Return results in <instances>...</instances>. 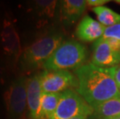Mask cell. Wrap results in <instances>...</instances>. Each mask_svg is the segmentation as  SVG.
<instances>
[{
    "label": "cell",
    "instance_id": "cell-8",
    "mask_svg": "<svg viewBox=\"0 0 120 119\" xmlns=\"http://www.w3.org/2000/svg\"><path fill=\"white\" fill-rule=\"evenodd\" d=\"M92 64L105 68L116 67L120 64V52L112 50L105 39L101 37L93 45Z\"/></svg>",
    "mask_w": 120,
    "mask_h": 119
},
{
    "label": "cell",
    "instance_id": "cell-13",
    "mask_svg": "<svg viewBox=\"0 0 120 119\" xmlns=\"http://www.w3.org/2000/svg\"><path fill=\"white\" fill-rule=\"evenodd\" d=\"M62 93H45L43 92L41 98L40 115L41 119H48L57 109Z\"/></svg>",
    "mask_w": 120,
    "mask_h": 119
},
{
    "label": "cell",
    "instance_id": "cell-1",
    "mask_svg": "<svg viewBox=\"0 0 120 119\" xmlns=\"http://www.w3.org/2000/svg\"><path fill=\"white\" fill-rule=\"evenodd\" d=\"M75 73L78 93L92 108L120 96L112 67H100L90 63L77 68Z\"/></svg>",
    "mask_w": 120,
    "mask_h": 119
},
{
    "label": "cell",
    "instance_id": "cell-19",
    "mask_svg": "<svg viewBox=\"0 0 120 119\" xmlns=\"http://www.w3.org/2000/svg\"><path fill=\"white\" fill-rule=\"evenodd\" d=\"M113 69V76L114 79L120 89V66H116V67H112Z\"/></svg>",
    "mask_w": 120,
    "mask_h": 119
},
{
    "label": "cell",
    "instance_id": "cell-5",
    "mask_svg": "<svg viewBox=\"0 0 120 119\" xmlns=\"http://www.w3.org/2000/svg\"><path fill=\"white\" fill-rule=\"evenodd\" d=\"M27 78L20 77L11 83L3 97L8 119H23L27 107Z\"/></svg>",
    "mask_w": 120,
    "mask_h": 119
},
{
    "label": "cell",
    "instance_id": "cell-22",
    "mask_svg": "<svg viewBox=\"0 0 120 119\" xmlns=\"http://www.w3.org/2000/svg\"><path fill=\"white\" fill-rule=\"evenodd\" d=\"M111 119H120V115L119 116H116V117H115V118H112Z\"/></svg>",
    "mask_w": 120,
    "mask_h": 119
},
{
    "label": "cell",
    "instance_id": "cell-10",
    "mask_svg": "<svg viewBox=\"0 0 120 119\" xmlns=\"http://www.w3.org/2000/svg\"><path fill=\"white\" fill-rule=\"evenodd\" d=\"M84 0H64L59 4L60 19L64 24L70 25L80 18L86 9Z\"/></svg>",
    "mask_w": 120,
    "mask_h": 119
},
{
    "label": "cell",
    "instance_id": "cell-23",
    "mask_svg": "<svg viewBox=\"0 0 120 119\" xmlns=\"http://www.w3.org/2000/svg\"><path fill=\"white\" fill-rule=\"evenodd\" d=\"M119 90H120V89H119Z\"/></svg>",
    "mask_w": 120,
    "mask_h": 119
},
{
    "label": "cell",
    "instance_id": "cell-14",
    "mask_svg": "<svg viewBox=\"0 0 120 119\" xmlns=\"http://www.w3.org/2000/svg\"><path fill=\"white\" fill-rule=\"evenodd\" d=\"M92 10L96 14L99 22L104 26H111L120 22V14L114 12L108 7H94Z\"/></svg>",
    "mask_w": 120,
    "mask_h": 119
},
{
    "label": "cell",
    "instance_id": "cell-21",
    "mask_svg": "<svg viewBox=\"0 0 120 119\" xmlns=\"http://www.w3.org/2000/svg\"><path fill=\"white\" fill-rule=\"evenodd\" d=\"M71 119H88V118H86V117H78V118H71Z\"/></svg>",
    "mask_w": 120,
    "mask_h": 119
},
{
    "label": "cell",
    "instance_id": "cell-15",
    "mask_svg": "<svg viewBox=\"0 0 120 119\" xmlns=\"http://www.w3.org/2000/svg\"><path fill=\"white\" fill-rule=\"evenodd\" d=\"M35 12L38 17L41 19L52 18L54 15L57 1L54 0H40L34 1Z\"/></svg>",
    "mask_w": 120,
    "mask_h": 119
},
{
    "label": "cell",
    "instance_id": "cell-9",
    "mask_svg": "<svg viewBox=\"0 0 120 119\" xmlns=\"http://www.w3.org/2000/svg\"><path fill=\"white\" fill-rule=\"evenodd\" d=\"M26 94L30 119H41L40 108L43 90L40 81V73L27 78Z\"/></svg>",
    "mask_w": 120,
    "mask_h": 119
},
{
    "label": "cell",
    "instance_id": "cell-6",
    "mask_svg": "<svg viewBox=\"0 0 120 119\" xmlns=\"http://www.w3.org/2000/svg\"><path fill=\"white\" fill-rule=\"evenodd\" d=\"M0 47L4 55L13 62H17L22 55L21 43L14 22L6 16L0 29Z\"/></svg>",
    "mask_w": 120,
    "mask_h": 119
},
{
    "label": "cell",
    "instance_id": "cell-2",
    "mask_svg": "<svg viewBox=\"0 0 120 119\" xmlns=\"http://www.w3.org/2000/svg\"><path fill=\"white\" fill-rule=\"evenodd\" d=\"M62 42L63 37L58 33L47 34L39 38L22 52L20 57L22 68L32 70L43 66Z\"/></svg>",
    "mask_w": 120,
    "mask_h": 119
},
{
    "label": "cell",
    "instance_id": "cell-17",
    "mask_svg": "<svg viewBox=\"0 0 120 119\" xmlns=\"http://www.w3.org/2000/svg\"><path fill=\"white\" fill-rule=\"evenodd\" d=\"M110 47L115 51L120 52V41L112 38H105Z\"/></svg>",
    "mask_w": 120,
    "mask_h": 119
},
{
    "label": "cell",
    "instance_id": "cell-20",
    "mask_svg": "<svg viewBox=\"0 0 120 119\" xmlns=\"http://www.w3.org/2000/svg\"><path fill=\"white\" fill-rule=\"evenodd\" d=\"M6 68L5 65L2 64V62L0 61V84H3L6 80Z\"/></svg>",
    "mask_w": 120,
    "mask_h": 119
},
{
    "label": "cell",
    "instance_id": "cell-16",
    "mask_svg": "<svg viewBox=\"0 0 120 119\" xmlns=\"http://www.w3.org/2000/svg\"><path fill=\"white\" fill-rule=\"evenodd\" d=\"M102 37L112 38L120 41V22L113 26L105 27Z\"/></svg>",
    "mask_w": 120,
    "mask_h": 119
},
{
    "label": "cell",
    "instance_id": "cell-18",
    "mask_svg": "<svg viewBox=\"0 0 120 119\" xmlns=\"http://www.w3.org/2000/svg\"><path fill=\"white\" fill-rule=\"evenodd\" d=\"M108 2H109V0H87L86 3L87 5H89V6H91L99 7L101 6L104 4L107 3Z\"/></svg>",
    "mask_w": 120,
    "mask_h": 119
},
{
    "label": "cell",
    "instance_id": "cell-11",
    "mask_svg": "<svg viewBox=\"0 0 120 119\" xmlns=\"http://www.w3.org/2000/svg\"><path fill=\"white\" fill-rule=\"evenodd\" d=\"M105 27L100 22L94 20L91 16H86L81 19L77 28L78 37L82 41L91 42L102 37Z\"/></svg>",
    "mask_w": 120,
    "mask_h": 119
},
{
    "label": "cell",
    "instance_id": "cell-3",
    "mask_svg": "<svg viewBox=\"0 0 120 119\" xmlns=\"http://www.w3.org/2000/svg\"><path fill=\"white\" fill-rule=\"evenodd\" d=\"M86 57V48L81 43L63 41L43 67L45 70H68L82 66Z\"/></svg>",
    "mask_w": 120,
    "mask_h": 119
},
{
    "label": "cell",
    "instance_id": "cell-4",
    "mask_svg": "<svg viewBox=\"0 0 120 119\" xmlns=\"http://www.w3.org/2000/svg\"><path fill=\"white\" fill-rule=\"evenodd\" d=\"M94 110L85 100L74 90L62 92L57 109L48 119H71L92 115Z\"/></svg>",
    "mask_w": 120,
    "mask_h": 119
},
{
    "label": "cell",
    "instance_id": "cell-12",
    "mask_svg": "<svg viewBox=\"0 0 120 119\" xmlns=\"http://www.w3.org/2000/svg\"><path fill=\"white\" fill-rule=\"evenodd\" d=\"M96 119H111L120 115V96L106 101L93 108Z\"/></svg>",
    "mask_w": 120,
    "mask_h": 119
},
{
    "label": "cell",
    "instance_id": "cell-7",
    "mask_svg": "<svg viewBox=\"0 0 120 119\" xmlns=\"http://www.w3.org/2000/svg\"><path fill=\"white\" fill-rule=\"evenodd\" d=\"M43 92L62 93L78 87V80L68 70H44L40 73Z\"/></svg>",
    "mask_w": 120,
    "mask_h": 119
}]
</instances>
